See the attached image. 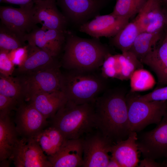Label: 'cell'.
<instances>
[{
  "instance_id": "41",
  "label": "cell",
  "mask_w": 167,
  "mask_h": 167,
  "mask_svg": "<svg viewBox=\"0 0 167 167\" xmlns=\"http://www.w3.org/2000/svg\"><path fill=\"white\" fill-rule=\"evenodd\" d=\"M165 5H166V7H165V11H166V13H167V4H165Z\"/></svg>"
},
{
  "instance_id": "35",
  "label": "cell",
  "mask_w": 167,
  "mask_h": 167,
  "mask_svg": "<svg viewBox=\"0 0 167 167\" xmlns=\"http://www.w3.org/2000/svg\"><path fill=\"white\" fill-rule=\"evenodd\" d=\"M9 57L15 65H21L25 60L28 55L27 45L9 51Z\"/></svg>"
},
{
  "instance_id": "7",
  "label": "cell",
  "mask_w": 167,
  "mask_h": 167,
  "mask_svg": "<svg viewBox=\"0 0 167 167\" xmlns=\"http://www.w3.org/2000/svg\"><path fill=\"white\" fill-rule=\"evenodd\" d=\"M82 137L84 167H107L113 144L96 129Z\"/></svg>"
},
{
  "instance_id": "15",
  "label": "cell",
  "mask_w": 167,
  "mask_h": 167,
  "mask_svg": "<svg viewBox=\"0 0 167 167\" xmlns=\"http://www.w3.org/2000/svg\"><path fill=\"white\" fill-rule=\"evenodd\" d=\"M108 0H57L66 17L74 22H85L96 16Z\"/></svg>"
},
{
  "instance_id": "42",
  "label": "cell",
  "mask_w": 167,
  "mask_h": 167,
  "mask_svg": "<svg viewBox=\"0 0 167 167\" xmlns=\"http://www.w3.org/2000/svg\"><path fill=\"white\" fill-rule=\"evenodd\" d=\"M166 166L167 167V161L166 164Z\"/></svg>"
},
{
  "instance_id": "21",
  "label": "cell",
  "mask_w": 167,
  "mask_h": 167,
  "mask_svg": "<svg viewBox=\"0 0 167 167\" xmlns=\"http://www.w3.org/2000/svg\"><path fill=\"white\" fill-rule=\"evenodd\" d=\"M67 101L61 90L42 92L33 96L30 99L32 104L46 119L51 118Z\"/></svg>"
},
{
  "instance_id": "22",
  "label": "cell",
  "mask_w": 167,
  "mask_h": 167,
  "mask_svg": "<svg viewBox=\"0 0 167 167\" xmlns=\"http://www.w3.org/2000/svg\"><path fill=\"white\" fill-rule=\"evenodd\" d=\"M27 48V57L23 64L16 69V72L19 74L36 70L56 62L55 57L36 46L28 44Z\"/></svg>"
},
{
  "instance_id": "25",
  "label": "cell",
  "mask_w": 167,
  "mask_h": 167,
  "mask_svg": "<svg viewBox=\"0 0 167 167\" xmlns=\"http://www.w3.org/2000/svg\"><path fill=\"white\" fill-rule=\"evenodd\" d=\"M140 32L139 26L135 19L129 22L113 37V44L122 52L127 51L131 48Z\"/></svg>"
},
{
  "instance_id": "12",
  "label": "cell",
  "mask_w": 167,
  "mask_h": 167,
  "mask_svg": "<svg viewBox=\"0 0 167 167\" xmlns=\"http://www.w3.org/2000/svg\"><path fill=\"white\" fill-rule=\"evenodd\" d=\"M161 0H147L135 20L141 32H162L167 26V14Z\"/></svg>"
},
{
  "instance_id": "5",
  "label": "cell",
  "mask_w": 167,
  "mask_h": 167,
  "mask_svg": "<svg viewBox=\"0 0 167 167\" xmlns=\"http://www.w3.org/2000/svg\"><path fill=\"white\" fill-rule=\"evenodd\" d=\"M126 100L131 131L138 132L150 124H158L167 110V100L142 101L136 92H129L126 94Z\"/></svg>"
},
{
  "instance_id": "36",
  "label": "cell",
  "mask_w": 167,
  "mask_h": 167,
  "mask_svg": "<svg viewBox=\"0 0 167 167\" xmlns=\"http://www.w3.org/2000/svg\"><path fill=\"white\" fill-rule=\"evenodd\" d=\"M40 0H0L1 2L18 5L20 7L33 4Z\"/></svg>"
},
{
  "instance_id": "2",
  "label": "cell",
  "mask_w": 167,
  "mask_h": 167,
  "mask_svg": "<svg viewBox=\"0 0 167 167\" xmlns=\"http://www.w3.org/2000/svg\"><path fill=\"white\" fill-rule=\"evenodd\" d=\"M65 41L62 63L69 70L92 71L101 66L110 54L108 48L95 39L82 38L70 33L66 35Z\"/></svg>"
},
{
  "instance_id": "37",
  "label": "cell",
  "mask_w": 167,
  "mask_h": 167,
  "mask_svg": "<svg viewBox=\"0 0 167 167\" xmlns=\"http://www.w3.org/2000/svg\"><path fill=\"white\" fill-rule=\"evenodd\" d=\"M162 166L161 165L153 159L145 158L140 161L138 167H159Z\"/></svg>"
},
{
  "instance_id": "11",
  "label": "cell",
  "mask_w": 167,
  "mask_h": 167,
  "mask_svg": "<svg viewBox=\"0 0 167 167\" xmlns=\"http://www.w3.org/2000/svg\"><path fill=\"white\" fill-rule=\"evenodd\" d=\"M16 111L15 127L22 138H35L48 124L47 119L30 103L20 104Z\"/></svg>"
},
{
  "instance_id": "19",
  "label": "cell",
  "mask_w": 167,
  "mask_h": 167,
  "mask_svg": "<svg viewBox=\"0 0 167 167\" xmlns=\"http://www.w3.org/2000/svg\"><path fill=\"white\" fill-rule=\"evenodd\" d=\"M136 133L131 131L127 139L113 144L111 147V155L116 159L121 167L138 166L139 151Z\"/></svg>"
},
{
  "instance_id": "32",
  "label": "cell",
  "mask_w": 167,
  "mask_h": 167,
  "mask_svg": "<svg viewBox=\"0 0 167 167\" xmlns=\"http://www.w3.org/2000/svg\"><path fill=\"white\" fill-rule=\"evenodd\" d=\"M35 138L48 156H52L57 152L45 129L42 130Z\"/></svg>"
},
{
  "instance_id": "30",
  "label": "cell",
  "mask_w": 167,
  "mask_h": 167,
  "mask_svg": "<svg viewBox=\"0 0 167 167\" xmlns=\"http://www.w3.org/2000/svg\"><path fill=\"white\" fill-rule=\"evenodd\" d=\"M101 75L105 79H117V70L116 55L110 54L105 58L101 66Z\"/></svg>"
},
{
  "instance_id": "23",
  "label": "cell",
  "mask_w": 167,
  "mask_h": 167,
  "mask_svg": "<svg viewBox=\"0 0 167 167\" xmlns=\"http://www.w3.org/2000/svg\"><path fill=\"white\" fill-rule=\"evenodd\" d=\"M162 32H140L129 50L141 62L142 59L159 42Z\"/></svg>"
},
{
  "instance_id": "28",
  "label": "cell",
  "mask_w": 167,
  "mask_h": 167,
  "mask_svg": "<svg viewBox=\"0 0 167 167\" xmlns=\"http://www.w3.org/2000/svg\"><path fill=\"white\" fill-rule=\"evenodd\" d=\"M147 0H117L113 11L114 15L130 19L138 14Z\"/></svg>"
},
{
  "instance_id": "34",
  "label": "cell",
  "mask_w": 167,
  "mask_h": 167,
  "mask_svg": "<svg viewBox=\"0 0 167 167\" xmlns=\"http://www.w3.org/2000/svg\"><path fill=\"white\" fill-rule=\"evenodd\" d=\"M19 105L16 100L0 94V115L10 114L11 111L17 110Z\"/></svg>"
},
{
  "instance_id": "40",
  "label": "cell",
  "mask_w": 167,
  "mask_h": 167,
  "mask_svg": "<svg viewBox=\"0 0 167 167\" xmlns=\"http://www.w3.org/2000/svg\"><path fill=\"white\" fill-rule=\"evenodd\" d=\"M163 3L165 4H167V0H161Z\"/></svg>"
},
{
  "instance_id": "13",
  "label": "cell",
  "mask_w": 167,
  "mask_h": 167,
  "mask_svg": "<svg viewBox=\"0 0 167 167\" xmlns=\"http://www.w3.org/2000/svg\"><path fill=\"white\" fill-rule=\"evenodd\" d=\"M129 19L112 13L97 15L91 20L82 24L79 31L96 38L102 36L114 37L129 22Z\"/></svg>"
},
{
  "instance_id": "39",
  "label": "cell",
  "mask_w": 167,
  "mask_h": 167,
  "mask_svg": "<svg viewBox=\"0 0 167 167\" xmlns=\"http://www.w3.org/2000/svg\"><path fill=\"white\" fill-rule=\"evenodd\" d=\"M11 160H5L0 161V167H9L10 165Z\"/></svg>"
},
{
  "instance_id": "38",
  "label": "cell",
  "mask_w": 167,
  "mask_h": 167,
  "mask_svg": "<svg viewBox=\"0 0 167 167\" xmlns=\"http://www.w3.org/2000/svg\"><path fill=\"white\" fill-rule=\"evenodd\" d=\"M107 167H121L116 159L111 155L107 165Z\"/></svg>"
},
{
  "instance_id": "3",
  "label": "cell",
  "mask_w": 167,
  "mask_h": 167,
  "mask_svg": "<svg viewBox=\"0 0 167 167\" xmlns=\"http://www.w3.org/2000/svg\"><path fill=\"white\" fill-rule=\"evenodd\" d=\"M94 103L76 104L67 100L51 118V126L65 139L80 138L96 129Z\"/></svg>"
},
{
  "instance_id": "17",
  "label": "cell",
  "mask_w": 167,
  "mask_h": 167,
  "mask_svg": "<svg viewBox=\"0 0 167 167\" xmlns=\"http://www.w3.org/2000/svg\"><path fill=\"white\" fill-rule=\"evenodd\" d=\"M83 154L82 137L65 140L54 154L47 156L52 167H83Z\"/></svg>"
},
{
  "instance_id": "14",
  "label": "cell",
  "mask_w": 167,
  "mask_h": 167,
  "mask_svg": "<svg viewBox=\"0 0 167 167\" xmlns=\"http://www.w3.org/2000/svg\"><path fill=\"white\" fill-rule=\"evenodd\" d=\"M57 0H40L32 8L33 18L36 25L40 24L44 29H53L65 32L66 19L59 11Z\"/></svg>"
},
{
  "instance_id": "20",
  "label": "cell",
  "mask_w": 167,
  "mask_h": 167,
  "mask_svg": "<svg viewBox=\"0 0 167 167\" xmlns=\"http://www.w3.org/2000/svg\"><path fill=\"white\" fill-rule=\"evenodd\" d=\"M18 134L10 114L0 115V161L12 160L19 139Z\"/></svg>"
},
{
  "instance_id": "1",
  "label": "cell",
  "mask_w": 167,
  "mask_h": 167,
  "mask_svg": "<svg viewBox=\"0 0 167 167\" xmlns=\"http://www.w3.org/2000/svg\"><path fill=\"white\" fill-rule=\"evenodd\" d=\"M123 89L107 90L94 103L96 129L113 144L126 139L131 132Z\"/></svg>"
},
{
  "instance_id": "4",
  "label": "cell",
  "mask_w": 167,
  "mask_h": 167,
  "mask_svg": "<svg viewBox=\"0 0 167 167\" xmlns=\"http://www.w3.org/2000/svg\"><path fill=\"white\" fill-rule=\"evenodd\" d=\"M62 74L60 90L67 100L77 105L94 103L106 88L105 79L92 71L70 70Z\"/></svg>"
},
{
  "instance_id": "18",
  "label": "cell",
  "mask_w": 167,
  "mask_h": 167,
  "mask_svg": "<svg viewBox=\"0 0 167 167\" xmlns=\"http://www.w3.org/2000/svg\"><path fill=\"white\" fill-rule=\"evenodd\" d=\"M141 62L155 73L159 86L157 88L167 85V26L163 40L142 59Z\"/></svg>"
},
{
  "instance_id": "8",
  "label": "cell",
  "mask_w": 167,
  "mask_h": 167,
  "mask_svg": "<svg viewBox=\"0 0 167 167\" xmlns=\"http://www.w3.org/2000/svg\"><path fill=\"white\" fill-rule=\"evenodd\" d=\"M137 143L144 158L167 157V110L155 128L137 136Z\"/></svg>"
},
{
  "instance_id": "10",
  "label": "cell",
  "mask_w": 167,
  "mask_h": 167,
  "mask_svg": "<svg viewBox=\"0 0 167 167\" xmlns=\"http://www.w3.org/2000/svg\"><path fill=\"white\" fill-rule=\"evenodd\" d=\"M33 4L15 8L10 6L0 7L1 23L13 31L25 41V35L36 27L33 15Z\"/></svg>"
},
{
  "instance_id": "6",
  "label": "cell",
  "mask_w": 167,
  "mask_h": 167,
  "mask_svg": "<svg viewBox=\"0 0 167 167\" xmlns=\"http://www.w3.org/2000/svg\"><path fill=\"white\" fill-rule=\"evenodd\" d=\"M59 65H52L21 74L18 77L22 84L25 101H29L39 93L60 90L62 73Z\"/></svg>"
},
{
  "instance_id": "31",
  "label": "cell",
  "mask_w": 167,
  "mask_h": 167,
  "mask_svg": "<svg viewBox=\"0 0 167 167\" xmlns=\"http://www.w3.org/2000/svg\"><path fill=\"white\" fill-rule=\"evenodd\" d=\"M9 51L0 49V74L5 76H11L15 69V64L9 56Z\"/></svg>"
},
{
  "instance_id": "26",
  "label": "cell",
  "mask_w": 167,
  "mask_h": 167,
  "mask_svg": "<svg viewBox=\"0 0 167 167\" xmlns=\"http://www.w3.org/2000/svg\"><path fill=\"white\" fill-rule=\"evenodd\" d=\"M0 94L16 100L19 105L25 101L22 86L18 77L0 74Z\"/></svg>"
},
{
  "instance_id": "9",
  "label": "cell",
  "mask_w": 167,
  "mask_h": 167,
  "mask_svg": "<svg viewBox=\"0 0 167 167\" xmlns=\"http://www.w3.org/2000/svg\"><path fill=\"white\" fill-rule=\"evenodd\" d=\"M35 138L20 139L12 160L16 167H52L48 156Z\"/></svg>"
},
{
  "instance_id": "27",
  "label": "cell",
  "mask_w": 167,
  "mask_h": 167,
  "mask_svg": "<svg viewBox=\"0 0 167 167\" xmlns=\"http://www.w3.org/2000/svg\"><path fill=\"white\" fill-rule=\"evenodd\" d=\"M130 79V91L133 92L149 90L152 88L156 84L152 74L143 68L135 70Z\"/></svg>"
},
{
  "instance_id": "16",
  "label": "cell",
  "mask_w": 167,
  "mask_h": 167,
  "mask_svg": "<svg viewBox=\"0 0 167 167\" xmlns=\"http://www.w3.org/2000/svg\"><path fill=\"white\" fill-rule=\"evenodd\" d=\"M25 41L56 57L60 52L65 41L64 32L53 29H44L36 27L25 36Z\"/></svg>"
},
{
  "instance_id": "33",
  "label": "cell",
  "mask_w": 167,
  "mask_h": 167,
  "mask_svg": "<svg viewBox=\"0 0 167 167\" xmlns=\"http://www.w3.org/2000/svg\"><path fill=\"white\" fill-rule=\"evenodd\" d=\"M139 99L146 101L167 100V85L157 88L152 92L144 95L138 94Z\"/></svg>"
},
{
  "instance_id": "29",
  "label": "cell",
  "mask_w": 167,
  "mask_h": 167,
  "mask_svg": "<svg viewBox=\"0 0 167 167\" xmlns=\"http://www.w3.org/2000/svg\"><path fill=\"white\" fill-rule=\"evenodd\" d=\"M25 41L16 33L1 23L0 26V49L9 51L22 47Z\"/></svg>"
},
{
  "instance_id": "24",
  "label": "cell",
  "mask_w": 167,
  "mask_h": 167,
  "mask_svg": "<svg viewBox=\"0 0 167 167\" xmlns=\"http://www.w3.org/2000/svg\"><path fill=\"white\" fill-rule=\"evenodd\" d=\"M115 55L117 79L122 80L129 79L135 70L143 68V63L129 51Z\"/></svg>"
}]
</instances>
